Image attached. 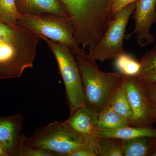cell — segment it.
<instances>
[{"mask_svg":"<svg viewBox=\"0 0 156 156\" xmlns=\"http://www.w3.org/2000/svg\"><path fill=\"white\" fill-rule=\"evenodd\" d=\"M136 78L142 86L156 84V67L137 76Z\"/></svg>","mask_w":156,"mask_h":156,"instance_id":"23","label":"cell"},{"mask_svg":"<svg viewBox=\"0 0 156 156\" xmlns=\"http://www.w3.org/2000/svg\"><path fill=\"white\" fill-rule=\"evenodd\" d=\"M156 0H139L135 2L133 19L135 22L134 30L126 35L128 40L133 35H136V41L140 47L144 48L153 44L154 35L151 33V29L156 24Z\"/></svg>","mask_w":156,"mask_h":156,"instance_id":"9","label":"cell"},{"mask_svg":"<svg viewBox=\"0 0 156 156\" xmlns=\"http://www.w3.org/2000/svg\"><path fill=\"white\" fill-rule=\"evenodd\" d=\"M124 140L101 137L98 142V156H124Z\"/></svg>","mask_w":156,"mask_h":156,"instance_id":"17","label":"cell"},{"mask_svg":"<svg viewBox=\"0 0 156 156\" xmlns=\"http://www.w3.org/2000/svg\"><path fill=\"white\" fill-rule=\"evenodd\" d=\"M139 0H112L111 6V14L112 18L115 14L126 6L131 3L136 2Z\"/></svg>","mask_w":156,"mask_h":156,"instance_id":"24","label":"cell"},{"mask_svg":"<svg viewBox=\"0 0 156 156\" xmlns=\"http://www.w3.org/2000/svg\"><path fill=\"white\" fill-rule=\"evenodd\" d=\"M139 62L141 68L138 75L156 67V43L151 50L141 57Z\"/></svg>","mask_w":156,"mask_h":156,"instance_id":"20","label":"cell"},{"mask_svg":"<svg viewBox=\"0 0 156 156\" xmlns=\"http://www.w3.org/2000/svg\"><path fill=\"white\" fill-rule=\"evenodd\" d=\"M47 44L57 62L64 83L70 114L85 105L83 80L80 68L73 51L67 45L40 37Z\"/></svg>","mask_w":156,"mask_h":156,"instance_id":"6","label":"cell"},{"mask_svg":"<svg viewBox=\"0 0 156 156\" xmlns=\"http://www.w3.org/2000/svg\"><path fill=\"white\" fill-rule=\"evenodd\" d=\"M0 156H9L4 149L0 145Z\"/></svg>","mask_w":156,"mask_h":156,"instance_id":"26","label":"cell"},{"mask_svg":"<svg viewBox=\"0 0 156 156\" xmlns=\"http://www.w3.org/2000/svg\"><path fill=\"white\" fill-rule=\"evenodd\" d=\"M15 3L19 14H54L69 18L67 10L60 0H15Z\"/></svg>","mask_w":156,"mask_h":156,"instance_id":"12","label":"cell"},{"mask_svg":"<svg viewBox=\"0 0 156 156\" xmlns=\"http://www.w3.org/2000/svg\"><path fill=\"white\" fill-rule=\"evenodd\" d=\"M115 65L118 72L126 76H137L141 68L139 62L126 53L115 58Z\"/></svg>","mask_w":156,"mask_h":156,"instance_id":"18","label":"cell"},{"mask_svg":"<svg viewBox=\"0 0 156 156\" xmlns=\"http://www.w3.org/2000/svg\"><path fill=\"white\" fill-rule=\"evenodd\" d=\"M19 156H60V155L58 154L50 151L45 149L27 146L21 143Z\"/></svg>","mask_w":156,"mask_h":156,"instance_id":"21","label":"cell"},{"mask_svg":"<svg viewBox=\"0 0 156 156\" xmlns=\"http://www.w3.org/2000/svg\"><path fill=\"white\" fill-rule=\"evenodd\" d=\"M21 142L26 146L45 149L60 156H69L87 143L64 121H55L39 127L30 136L23 134Z\"/></svg>","mask_w":156,"mask_h":156,"instance_id":"4","label":"cell"},{"mask_svg":"<svg viewBox=\"0 0 156 156\" xmlns=\"http://www.w3.org/2000/svg\"><path fill=\"white\" fill-rule=\"evenodd\" d=\"M151 156H156V140L155 144L154 146L153 149L151 153Z\"/></svg>","mask_w":156,"mask_h":156,"instance_id":"27","label":"cell"},{"mask_svg":"<svg viewBox=\"0 0 156 156\" xmlns=\"http://www.w3.org/2000/svg\"><path fill=\"white\" fill-rule=\"evenodd\" d=\"M65 7L78 46L83 50L95 47L112 19V0H60Z\"/></svg>","mask_w":156,"mask_h":156,"instance_id":"2","label":"cell"},{"mask_svg":"<svg viewBox=\"0 0 156 156\" xmlns=\"http://www.w3.org/2000/svg\"><path fill=\"white\" fill-rule=\"evenodd\" d=\"M143 87L150 103L156 104V84Z\"/></svg>","mask_w":156,"mask_h":156,"instance_id":"25","label":"cell"},{"mask_svg":"<svg viewBox=\"0 0 156 156\" xmlns=\"http://www.w3.org/2000/svg\"><path fill=\"white\" fill-rule=\"evenodd\" d=\"M17 25L40 37L68 46L75 56H84V50L76 43L69 17L54 14L28 15L19 14Z\"/></svg>","mask_w":156,"mask_h":156,"instance_id":"5","label":"cell"},{"mask_svg":"<svg viewBox=\"0 0 156 156\" xmlns=\"http://www.w3.org/2000/svg\"><path fill=\"white\" fill-rule=\"evenodd\" d=\"M101 137H112L122 140L138 137H150L156 139V129L152 127L128 126L113 130L99 131Z\"/></svg>","mask_w":156,"mask_h":156,"instance_id":"13","label":"cell"},{"mask_svg":"<svg viewBox=\"0 0 156 156\" xmlns=\"http://www.w3.org/2000/svg\"><path fill=\"white\" fill-rule=\"evenodd\" d=\"M155 140H156V139H155Z\"/></svg>","mask_w":156,"mask_h":156,"instance_id":"29","label":"cell"},{"mask_svg":"<svg viewBox=\"0 0 156 156\" xmlns=\"http://www.w3.org/2000/svg\"><path fill=\"white\" fill-rule=\"evenodd\" d=\"M151 104V106L152 107V108L153 109V110L154 112L155 115L156 117V104Z\"/></svg>","mask_w":156,"mask_h":156,"instance_id":"28","label":"cell"},{"mask_svg":"<svg viewBox=\"0 0 156 156\" xmlns=\"http://www.w3.org/2000/svg\"><path fill=\"white\" fill-rule=\"evenodd\" d=\"M124 87L133 112L131 126L152 127L156 117L143 87L136 77L124 76Z\"/></svg>","mask_w":156,"mask_h":156,"instance_id":"8","label":"cell"},{"mask_svg":"<svg viewBox=\"0 0 156 156\" xmlns=\"http://www.w3.org/2000/svg\"><path fill=\"white\" fill-rule=\"evenodd\" d=\"M40 39L21 27L0 20V80L20 77L33 67Z\"/></svg>","mask_w":156,"mask_h":156,"instance_id":"1","label":"cell"},{"mask_svg":"<svg viewBox=\"0 0 156 156\" xmlns=\"http://www.w3.org/2000/svg\"><path fill=\"white\" fill-rule=\"evenodd\" d=\"M75 57L83 80L85 105L99 113L109 105L125 76L118 72L100 70L95 62L87 60L85 55Z\"/></svg>","mask_w":156,"mask_h":156,"instance_id":"3","label":"cell"},{"mask_svg":"<svg viewBox=\"0 0 156 156\" xmlns=\"http://www.w3.org/2000/svg\"><path fill=\"white\" fill-rule=\"evenodd\" d=\"M128 126H131L130 121L119 114L110 105L98 114L99 131L115 130Z\"/></svg>","mask_w":156,"mask_h":156,"instance_id":"14","label":"cell"},{"mask_svg":"<svg viewBox=\"0 0 156 156\" xmlns=\"http://www.w3.org/2000/svg\"><path fill=\"white\" fill-rule=\"evenodd\" d=\"M99 113L84 105L64 121L66 126L83 137L87 143H97L101 138L98 128Z\"/></svg>","mask_w":156,"mask_h":156,"instance_id":"10","label":"cell"},{"mask_svg":"<svg viewBox=\"0 0 156 156\" xmlns=\"http://www.w3.org/2000/svg\"><path fill=\"white\" fill-rule=\"evenodd\" d=\"M124 140V156H151L156 144L155 140L150 137H138Z\"/></svg>","mask_w":156,"mask_h":156,"instance_id":"15","label":"cell"},{"mask_svg":"<svg viewBox=\"0 0 156 156\" xmlns=\"http://www.w3.org/2000/svg\"><path fill=\"white\" fill-rule=\"evenodd\" d=\"M18 14L15 0H0V20L12 25H17Z\"/></svg>","mask_w":156,"mask_h":156,"instance_id":"19","label":"cell"},{"mask_svg":"<svg viewBox=\"0 0 156 156\" xmlns=\"http://www.w3.org/2000/svg\"><path fill=\"white\" fill-rule=\"evenodd\" d=\"M23 126L20 114L0 116V145L9 156H19Z\"/></svg>","mask_w":156,"mask_h":156,"instance_id":"11","label":"cell"},{"mask_svg":"<svg viewBox=\"0 0 156 156\" xmlns=\"http://www.w3.org/2000/svg\"><path fill=\"white\" fill-rule=\"evenodd\" d=\"M123 80L112 97L109 105L119 114L129 120L131 126L133 120V112L126 95Z\"/></svg>","mask_w":156,"mask_h":156,"instance_id":"16","label":"cell"},{"mask_svg":"<svg viewBox=\"0 0 156 156\" xmlns=\"http://www.w3.org/2000/svg\"><path fill=\"white\" fill-rule=\"evenodd\" d=\"M69 156H98L97 143H87L70 154Z\"/></svg>","mask_w":156,"mask_h":156,"instance_id":"22","label":"cell"},{"mask_svg":"<svg viewBox=\"0 0 156 156\" xmlns=\"http://www.w3.org/2000/svg\"><path fill=\"white\" fill-rule=\"evenodd\" d=\"M135 3L126 6L115 14L99 43L89 50L85 57L90 61L104 62L125 53L123 41L129 18L134 13Z\"/></svg>","mask_w":156,"mask_h":156,"instance_id":"7","label":"cell"}]
</instances>
